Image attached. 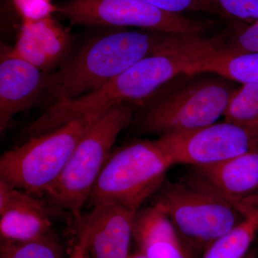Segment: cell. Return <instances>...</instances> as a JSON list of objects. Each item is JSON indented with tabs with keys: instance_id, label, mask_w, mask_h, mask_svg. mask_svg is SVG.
I'll return each mask as SVG.
<instances>
[{
	"instance_id": "24",
	"label": "cell",
	"mask_w": 258,
	"mask_h": 258,
	"mask_svg": "<svg viewBox=\"0 0 258 258\" xmlns=\"http://www.w3.org/2000/svg\"><path fill=\"white\" fill-rule=\"evenodd\" d=\"M129 258H147V257L141 251H139L137 253L131 254Z\"/></svg>"
},
{
	"instance_id": "6",
	"label": "cell",
	"mask_w": 258,
	"mask_h": 258,
	"mask_svg": "<svg viewBox=\"0 0 258 258\" xmlns=\"http://www.w3.org/2000/svg\"><path fill=\"white\" fill-rule=\"evenodd\" d=\"M96 118L71 120L29 137L25 143L5 152L0 158V180L42 198L60 176L80 139Z\"/></svg>"
},
{
	"instance_id": "4",
	"label": "cell",
	"mask_w": 258,
	"mask_h": 258,
	"mask_svg": "<svg viewBox=\"0 0 258 258\" xmlns=\"http://www.w3.org/2000/svg\"><path fill=\"white\" fill-rule=\"evenodd\" d=\"M191 249L205 250L246 217L190 174L181 181L165 180L151 198Z\"/></svg>"
},
{
	"instance_id": "2",
	"label": "cell",
	"mask_w": 258,
	"mask_h": 258,
	"mask_svg": "<svg viewBox=\"0 0 258 258\" xmlns=\"http://www.w3.org/2000/svg\"><path fill=\"white\" fill-rule=\"evenodd\" d=\"M137 106L132 103L116 105L90 125L60 176L43 195L51 206L73 218L82 215L112 148L119 134L132 123Z\"/></svg>"
},
{
	"instance_id": "7",
	"label": "cell",
	"mask_w": 258,
	"mask_h": 258,
	"mask_svg": "<svg viewBox=\"0 0 258 258\" xmlns=\"http://www.w3.org/2000/svg\"><path fill=\"white\" fill-rule=\"evenodd\" d=\"M56 13L72 25L135 27L169 34H200L213 23L168 13L144 0H66Z\"/></svg>"
},
{
	"instance_id": "23",
	"label": "cell",
	"mask_w": 258,
	"mask_h": 258,
	"mask_svg": "<svg viewBox=\"0 0 258 258\" xmlns=\"http://www.w3.org/2000/svg\"><path fill=\"white\" fill-rule=\"evenodd\" d=\"M69 258H91V257L84 244L77 241V243L73 247Z\"/></svg>"
},
{
	"instance_id": "5",
	"label": "cell",
	"mask_w": 258,
	"mask_h": 258,
	"mask_svg": "<svg viewBox=\"0 0 258 258\" xmlns=\"http://www.w3.org/2000/svg\"><path fill=\"white\" fill-rule=\"evenodd\" d=\"M172 166L156 139L127 144L111 153L89 200L93 207L120 205L137 211L159 189Z\"/></svg>"
},
{
	"instance_id": "10",
	"label": "cell",
	"mask_w": 258,
	"mask_h": 258,
	"mask_svg": "<svg viewBox=\"0 0 258 258\" xmlns=\"http://www.w3.org/2000/svg\"><path fill=\"white\" fill-rule=\"evenodd\" d=\"M191 174L246 218L258 216V150L219 164L192 167Z\"/></svg>"
},
{
	"instance_id": "12",
	"label": "cell",
	"mask_w": 258,
	"mask_h": 258,
	"mask_svg": "<svg viewBox=\"0 0 258 258\" xmlns=\"http://www.w3.org/2000/svg\"><path fill=\"white\" fill-rule=\"evenodd\" d=\"M2 43L0 52V132L14 115L31 108L45 93L47 76Z\"/></svg>"
},
{
	"instance_id": "17",
	"label": "cell",
	"mask_w": 258,
	"mask_h": 258,
	"mask_svg": "<svg viewBox=\"0 0 258 258\" xmlns=\"http://www.w3.org/2000/svg\"><path fill=\"white\" fill-rule=\"evenodd\" d=\"M0 258H63V252L52 231L36 240H1Z\"/></svg>"
},
{
	"instance_id": "21",
	"label": "cell",
	"mask_w": 258,
	"mask_h": 258,
	"mask_svg": "<svg viewBox=\"0 0 258 258\" xmlns=\"http://www.w3.org/2000/svg\"><path fill=\"white\" fill-rule=\"evenodd\" d=\"M229 20L253 23L258 20V0H212Z\"/></svg>"
},
{
	"instance_id": "22",
	"label": "cell",
	"mask_w": 258,
	"mask_h": 258,
	"mask_svg": "<svg viewBox=\"0 0 258 258\" xmlns=\"http://www.w3.org/2000/svg\"><path fill=\"white\" fill-rule=\"evenodd\" d=\"M14 3L23 20L27 21L48 18L57 9L51 0H14Z\"/></svg>"
},
{
	"instance_id": "11",
	"label": "cell",
	"mask_w": 258,
	"mask_h": 258,
	"mask_svg": "<svg viewBox=\"0 0 258 258\" xmlns=\"http://www.w3.org/2000/svg\"><path fill=\"white\" fill-rule=\"evenodd\" d=\"M58 210L46 200L0 180L1 240H36L52 232Z\"/></svg>"
},
{
	"instance_id": "16",
	"label": "cell",
	"mask_w": 258,
	"mask_h": 258,
	"mask_svg": "<svg viewBox=\"0 0 258 258\" xmlns=\"http://www.w3.org/2000/svg\"><path fill=\"white\" fill-rule=\"evenodd\" d=\"M258 232V216L242 223L212 242L203 258H244Z\"/></svg>"
},
{
	"instance_id": "25",
	"label": "cell",
	"mask_w": 258,
	"mask_h": 258,
	"mask_svg": "<svg viewBox=\"0 0 258 258\" xmlns=\"http://www.w3.org/2000/svg\"><path fill=\"white\" fill-rule=\"evenodd\" d=\"M249 258H257V257H249Z\"/></svg>"
},
{
	"instance_id": "18",
	"label": "cell",
	"mask_w": 258,
	"mask_h": 258,
	"mask_svg": "<svg viewBox=\"0 0 258 258\" xmlns=\"http://www.w3.org/2000/svg\"><path fill=\"white\" fill-rule=\"evenodd\" d=\"M224 118L237 124L258 125V84L244 85L236 89Z\"/></svg>"
},
{
	"instance_id": "19",
	"label": "cell",
	"mask_w": 258,
	"mask_h": 258,
	"mask_svg": "<svg viewBox=\"0 0 258 258\" xmlns=\"http://www.w3.org/2000/svg\"><path fill=\"white\" fill-rule=\"evenodd\" d=\"M146 3L168 12L181 14L185 12L205 13L218 15L220 18L228 19L227 15L212 0H144Z\"/></svg>"
},
{
	"instance_id": "20",
	"label": "cell",
	"mask_w": 258,
	"mask_h": 258,
	"mask_svg": "<svg viewBox=\"0 0 258 258\" xmlns=\"http://www.w3.org/2000/svg\"><path fill=\"white\" fill-rule=\"evenodd\" d=\"M222 50L234 53L258 52V20L244 25L220 47Z\"/></svg>"
},
{
	"instance_id": "3",
	"label": "cell",
	"mask_w": 258,
	"mask_h": 258,
	"mask_svg": "<svg viewBox=\"0 0 258 258\" xmlns=\"http://www.w3.org/2000/svg\"><path fill=\"white\" fill-rule=\"evenodd\" d=\"M187 76L181 84L147 105L137 129L144 135L177 134L216 123L235 88L220 76Z\"/></svg>"
},
{
	"instance_id": "1",
	"label": "cell",
	"mask_w": 258,
	"mask_h": 258,
	"mask_svg": "<svg viewBox=\"0 0 258 258\" xmlns=\"http://www.w3.org/2000/svg\"><path fill=\"white\" fill-rule=\"evenodd\" d=\"M171 34L117 30L93 37L47 76L50 105L96 91L113 78L164 46Z\"/></svg>"
},
{
	"instance_id": "8",
	"label": "cell",
	"mask_w": 258,
	"mask_h": 258,
	"mask_svg": "<svg viewBox=\"0 0 258 258\" xmlns=\"http://www.w3.org/2000/svg\"><path fill=\"white\" fill-rule=\"evenodd\" d=\"M173 165L219 164L258 150V125L221 123L156 139Z\"/></svg>"
},
{
	"instance_id": "13",
	"label": "cell",
	"mask_w": 258,
	"mask_h": 258,
	"mask_svg": "<svg viewBox=\"0 0 258 258\" xmlns=\"http://www.w3.org/2000/svg\"><path fill=\"white\" fill-rule=\"evenodd\" d=\"M74 40L69 29L52 17L23 20L13 49L24 60L46 73L64 62Z\"/></svg>"
},
{
	"instance_id": "9",
	"label": "cell",
	"mask_w": 258,
	"mask_h": 258,
	"mask_svg": "<svg viewBox=\"0 0 258 258\" xmlns=\"http://www.w3.org/2000/svg\"><path fill=\"white\" fill-rule=\"evenodd\" d=\"M136 212L120 205H98L71 224L91 258H129Z\"/></svg>"
},
{
	"instance_id": "14",
	"label": "cell",
	"mask_w": 258,
	"mask_h": 258,
	"mask_svg": "<svg viewBox=\"0 0 258 258\" xmlns=\"http://www.w3.org/2000/svg\"><path fill=\"white\" fill-rule=\"evenodd\" d=\"M133 235L147 258H192L191 247L165 214L154 205L136 212Z\"/></svg>"
},
{
	"instance_id": "15",
	"label": "cell",
	"mask_w": 258,
	"mask_h": 258,
	"mask_svg": "<svg viewBox=\"0 0 258 258\" xmlns=\"http://www.w3.org/2000/svg\"><path fill=\"white\" fill-rule=\"evenodd\" d=\"M221 45L190 64L184 75L215 74L242 86L258 84V52H226Z\"/></svg>"
}]
</instances>
